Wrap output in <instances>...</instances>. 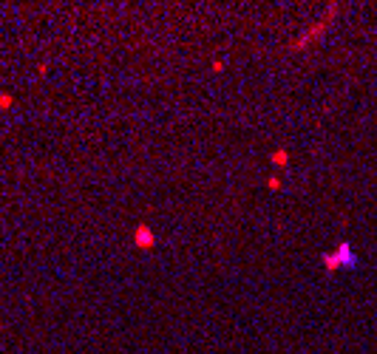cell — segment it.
<instances>
[{
  "label": "cell",
  "instance_id": "cell-1",
  "mask_svg": "<svg viewBox=\"0 0 377 354\" xmlns=\"http://www.w3.org/2000/svg\"><path fill=\"white\" fill-rule=\"evenodd\" d=\"M323 269L326 272H346V269H358L360 266V255L355 252V247L349 241H341L335 249L323 252Z\"/></svg>",
  "mask_w": 377,
  "mask_h": 354
},
{
  "label": "cell",
  "instance_id": "cell-4",
  "mask_svg": "<svg viewBox=\"0 0 377 354\" xmlns=\"http://www.w3.org/2000/svg\"><path fill=\"white\" fill-rule=\"evenodd\" d=\"M272 161H275V164H287V153H284V150L272 153Z\"/></svg>",
  "mask_w": 377,
  "mask_h": 354
},
{
  "label": "cell",
  "instance_id": "cell-3",
  "mask_svg": "<svg viewBox=\"0 0 377 354\" xmlns=\"http://www.w3.org/2000/svg\"><path fill=\"white\" fill-rule=\"evenodd\" d=\"M12 105H15V97H12V94H0V108H3V111H9Z\"/></svg>",
  "mask_w": 377,
  "mask_h": 354
},
{
  "label": "cell",
  "instance_id": "cell-2",
  "mask_svg": "<svg viewBox=\"0 0 377 354\" xmlns=\"http://www.w3.org/2000/svg\"><path fill=\"white\" fill-rule=\"evenodd\" d=\"M133 244H136V249H153L156 247V232L150 230V224H136Z\"/></svg>",
  "mask_w": 377,
  "mask_h": 354
},
{
  "label": "cell",
  "instance_id": "cell-5",
  "mask_svg": "<svg viewBox=\"0 0 377 354\" xmlns=\"http://www.w3.org/2000/svg\"><path fill=\"white\" fill-rule=\"evenodd\" d=\"M224 65H227L224 60H215V63H213V71H224Z\"/></svg>",
  "mask_w": 377,
  "mask_h": 354
}]
</instances>
